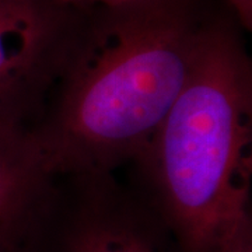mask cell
Masks as SVG:
<instances>
[{
	"label": "cell",
	"instance_id": "6da1fadb",
	"mask_svg": "<svg viewBox=\"0 0 252 252\" xmlns=\"http://www.w3.org/2000/svg\"><path fill=\"white\" fill-rule=\"evenodd\" d=\"M209 0H132L79 13L36 139L55 175L104 178L137 161L184 89Z\"/></svg>",
	"mask_w": 252,
	"mask_h": 252
},
{
	"label": "cell",
	"instance_id": "7a4b0ae2",
	"mask_svg": "<svg viewBox=\"0 0 252 252\" xmlns=\"http://www.w3.org/2000/svg\"><path fill=\"white\" fill-rule=\"evenodd\" d=\"M137 161L182 252H220L251 221L252 64L234 21L210 18L184 89Z\"/></svg>",
	"mask_w": 252,
	"mask_h": 252
},
{
	"label": "cell",
	"instance_id": "3957f363",
	"mask_svg": "<svg viewBox=\"0 0 252 252\" xmlns=\"http://www.w3.org/2000/svg\"><path fill=\"white\" fill-rule=\"evenodd\" d=\"M77 16L54 0H0V127L27 126L58 79Z\"/></svg>",
	"mask_w": 252,
	"mask_h": 252
},
{
	"label": "cell",
	"instance_id": "277c9868",
	"mask_svg": "<svg viewBox=\"0 0 252 252\" xmlns=\"http://www.w3.org/2000/svg\"><path fill=\"white\" fill-rule=\"evenodd\" d=\"M56 177L35 132L0 127V252H24L51 203Z\"/></svg>",
	"mask_w": 252,
	"mask_h": 252
},
{
	"label": "cell",
	"instance_id": "5b68a950",
	"mask_svg": "<svg viewBox=\"0 0 252 252\" xmlns=\"http://www.w3.org/2000/svg\"><path fill=\"white\" fill-rule=\"evenodd\" d=\"M104 178L83 180L89 184L87 193L59 252H161L146 220L104 187Z\"/></svg>",
	"mask_w": 252,
	"mask_h": 252
},
{
	"label": "cell",
	"instance_id": "8992f818",
	"mask_svg": "<svg viewBox=\"0 0 252 252\" xmlns=\"http://www.w3.org/2000/svg\"><path fill=\"white\" fill-rule=\"evenodd\" d=\"M220 252H252V223H247L240 227L231 235Z\"/></svg>",
	"mask_w": 252,
	"mask_h": 252
},
{
	"label": "cell",
	"instance_id": "52a82bcc",
	"mask_svg": "<svg viewBox=\"0 0 252 252\" xmlns=\"http://www.w3.org/2000/svg\"><path fill=\"white\" fill-rule=\"evenodd\" d=\"M56 4H59L63 9L70 10L74 13H86L93 9L99 7H112L118 4H124L132 0H54Z\"/></svg>",
	"mask_w": 252,
	"mask_h": 252
},
{
	"label": "cell",
	"instance_id": "ba28073f",
	"mask_svg": "<svg viewBox=\"0 0 252 252\" xmlns=\"http://www.w3.org/2000/svg\"><path fill=\"white\" fill-rule=\"evenodd\" d=\"M238 23L244 30L251 31L252 28V0H227Z\"/></svg>",
	"mask_w": 252,
	"mask_h": 252
}]
</instances>
